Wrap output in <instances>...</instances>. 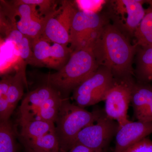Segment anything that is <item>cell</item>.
Masks as SVG:
<instances>
[{
	"label": "cell",
	"instance_id": "21",
	"mask_svg": "<svg viewBox=\"0 0 152 152\" xmlns=\"http://www.w3.org/2000/svg\"><path fill=\"white\" fill-rule=\"evenodd\" d=\"M15 134L10 122L1 121L0 152H16Z\"/></svg>",
	"mask_w": 152,
	"mask_h": 152
},
{
	"label": "cell",
	"instance_id": "6",
	"mask_svg": "<svg viewBox=\"0 0 152 152\" xmlns=\"http://www.w3.org/2000/svg\"><path fill=\"white\" fill-rule=\"evenodd\" d=\"M114 80L109 69L100 66L92 75L74 90L73 98L77 105L84 108L104 100Z\"/></svg>",
	"mask_w": 152,
	"mask_h": 152
},
{
	"label": "cell",
	"instance_id": "15",
	"mask_svg": "<svg viewBox=\"0 0 152 152\" xmlns=\"http://www.w3.org/2000/svg\"><path fill=\"white\" fill-rule=\"evenodd\" d=\"M136 69L134 72L137 82H152V47L138 46L136 54Z\"/></svg>",
	"mask_w": 152,
	"mask_h": 152
},
{
	"label": "cell",
	"instance_id": "18",
	"mask_svg": "<svg viewBox=\"0 0 152 152\" xmlns=\"http://www.w3.org/2000/svg\"><path fill=\"white\" fill-rule=\"evenodd\" d=\"M26 84L27 81L24 69L23 66L18 67L13 77L8 94V103L11 115L23 95L24 85Z\"/></svg>",
	"mask_w": 152,
	"mask_h": 152
},
{
	"label": "cell",
	"instance_id": "11",
	"mask_svg": "<svg viewBox=\"0 0 152 152\" xmlns=\"http://www.w3.org/2000/svg\"><path fill=\"white\" fill-rule=\"evenodd\" d=\"M61 11L47 22L42 37L54 43L67 45L73 19L78 10L70 1L62 2Z\"/></svg>",
	"mask_w": 152,
	"mask_h": 152
},
{
	"label": "cell",
	"instance_id": "23",
	"mask_svg": "<svg viewBox=\"0 0 152 152\" xmlns=\"http://www.w3.org/2000/svg\"><path fill=\"white\" fill-rule=\"evenodd\" d=\"M55 1L49 0H18L13 1L14 4H27L34 5L39 7V13L42 17L43 15H47L48 14L56 11L54 4Z\"/></svg>",
	"mask_w": 152,
	"mask_h": 152
},
{
	"label": "cell",
	"instance_id": "5",
	"mask_svg": "<svg viewBox=\"0 0 152 152\" xmlns=\"http://www.w3.org/2000/svg\"><path fill=\"white\" fill-rule=\"evenodd\" d=\"M108 21L105 16L99 13L77 11L70 31V47L73 51L84 48H91Z\"/></svg>",
	"mask_w": 152,
	"mask_h": 152
},
{
	"label": "cell",
	"instance_id": "25",
	"mask_svg": "<svg viewBox=\"0 0 152 152\" xmlns=\"http://www.w3.org/2000/svg\"><path fill=\"white\" fill-rule=\"evenodd\" d=\"M121 152H152V141L145 138Z\"/></svg>",
	"mask_w": 152,
	"mask_h": 152
},
{
	"label": "cell",
	"instance_id": "13",
	"mask_svg": "<svg viewBox=\"0 0 152 152\" xmlns=\"http://www.w3.org/2000/svg\"><path fill=\"white\" fill-rule=\"evenodd\" d=\"M131 104L136 119L152 122V85L135 82L133 86Z\"/></svg>",
	"mask_w": 152,
	"mask_h": 152
},
{
	"label": "cell",
	"instance_id": "1",
	"mask_svg": "<svg viewBox=\"0 0 152 152\" xmlns=\"http://www.w3.org/2000/svg\"><path fill=\"white\" fill-rule=\"evenodd\" d=\"M137 47L131 43L128 36L117 26L108 21L91 48L100 66L109 69L114 78L125 79L133 78L134 74L133 62Z\"/></svg>",
	"mask_w": 152,
	"mask_h": 152
},
{
	"label": "cell",
	"instance_id": "10",
	"mask_svg": "<svg viewBox=\"0 0 152 152\" xmlns=\"http://www.w3.org/2000/svg\"><path fill=\"white\" fill-rule=\"evenodd\" d=\"M11 7L14 14L20 17V20L15 21L17 28L29 38L31 42L42 37L49 19L60 13L62 9L61 7L58 10L42 17L34 5L13 4Z\"/></svg>",
	"mask_w": 152,
	"mask_h": 152
},
{
	"label": "cell",
	"instance_id": "8",
	"mask_svg": "<svg viewBox=\"0 0 152 152\" xmlns=\"http://www.w3.org/2000/svg\"><path fill=\"white\" fill-rule=\"evenodd\" d=\"M147 1L117 0L110 1V15L114 24L127 35L134 36L146 13L143 4Z\"/></svg>",
	"mask_w": 152,
	"mask_h": 152
},
{
	"label": "cell",
	"instance_id": "22",
	"mask_svg": "<svg viewBox=\"0 0 152 152\" xmlns=\"http://www.w3.org/2000/svg\"><path fill=\"white\" fill-rule=\"evenodd\" d=\"M13 77L5 76L0 82V120L8 121L11 116L8 103V94Z\"/></svg>",
	"mask_w": 152,
	"mask_h": 152
},
{
	"label": "cell",
	"instance_id": "19",
	"mask_svg": "<svg viewBox=\"0 0 152 152\" xmlns=\"http://www.w3.org/2000/svg\"><path fill=\"white\" fill-rule=\"evenodd\" d=\"M27 151L34 152H60L56 130L38 138L24 142Z\"/></svg>",
	"mask_w": 152,
	"mask_h": 152
},
{
	"label": "cell",
	"instance_id": "2",
	"mask_svg": "<svg viewBox=\"0 0 152 152\" xmlns=\"http://www.w3.org/2000/svg\"><path fill=\"white\" fill-rule=\"evenodd\" d=\"M100 66L92 48H83L73 52L61 69L47 75V85L60 93L70 92L92 75Z\"/></svg>",
	"mask_w": 152,
	"mask_h": 152
},
{
	"label": "cell",
	"instance_id": "9",
	"mask_svg": "<svg viewBox=\"0 0 152 152\" xmlns=\"http://www.w3.org/2000/svg\"><path fill=\"white\" fill-rule=\"evenodd\" d=\"M119 128L118 123L107 117L104 111L96 122L80 132L75 144H80L93 149L104 150L115 136Z\"/></svg>",
	"mask_w": 152,
	"mask_h": 152
},
{
	"label": "cell",
	"instance_id": "24",
	"mask_svg": "<svg viewBox=\"0 0 152 152\" xmlns=\"http://www.w3.org/2000/svg\"><path fill=\"white\" fill-rule=\"evenodd\" d=\"M76 5L80 11L87 12L98 13L107 1L105 0H77Z\"/></svg>",
	"mask_w": 152,
	"mask_h": 152
},
{
	"label": "cell",
	"instance_id": "12",
	"mask_svg": "<svg viewBox=\"0 0 152 152\" xmlns=\"http://www.w3.org/2000/svg\"><path fill=\"white\" fill-rule=\"evenodd\" d=\"M152 134V122L130 121L119 128L114 152L123 151Z\"/></svg>",
	"mask_w": 152,
	"mask_h": 152
},
{
	"label": "cell",
	"instance_id": "17",
	"mask_svg": "<svg viewBox=\"0 0 152 152\" xmlns=\"http://www.w3.org/2000/svg\"><path fill=\"white\" fill-rule=\"evenodd\" d=\"M73 52L70 47L54 43L48 50L46 66L60 70L69 61Z\"/></svg>",
	"mask_w": 152,
	"mask_h": 152
},
{
	"label": "cell",
	"instance_id": "7",
	"mask_svg": "<svg viewBox=\"0 0 152 152\" xmlns=\"http://www.w3.org/2000/svg\"><path fill=\"white\" fill-rule=\"evenodd\" d=\"M135 83L133 78L115 79L105 98V113L110 119L116 121L119 127L131 121L128 112Z\"/></svg>",
	"mask_w": 152,
	"mask_h": 152
},
{
	"label": "cell",
	"instance_id": "4",
	"mask_svg": "<svg viewBox=\"0 0 152 152\" xmlns=\"http://www.w3.org/2000/svg\"><path fill=\"white\" fill-rule=\"evenodd\" d=\"M64 99L61 93L49 85L28 93L20 106V120H42L54 123Z\"/></svg>",
	"mask_w": 152,
	"mask_h": 152
},
{
	"label": "cell",
	"instance_id": "20",
	"mask_svg": "<svg viewBox=\"0 0 152 152\" xmlns=\"http://www.w3.org/2000/svg\"><path fill=\"white\" fill-rule=\"evenodd\" d=\"M146 10L145 17L134 34L136 45L142 47H152V1Z\"/></svg>",
	"mask_w": 152,
	"mask_h": 152
},
{
	"label": "cell",
	"instance_id": "16",
	"mask_svg": "<svg viewBox=\"0 0 152 152\" xmlns=\"http://www.w3.org/2000/svg\"><path fill=\"white\" fill-rule=\"evenodd\" d=\"M21 135L24 142L40 137L56 130L55 123L42 120L25 121L20 119Z\"/></svg>",
	"mask_w": 152,
	"mask_h": 152
},
{
	"label": "cell",
	"instance_id": "27",
	"mask_svg": "<svg viewBox=\"0 0 152 152\" xmlns=\"http://www.w3.org/2000/svg\"><path fill=\"white\" fill-rule=\"evenodd\" d=\"M28 152H34V151H27Z\"/></svg>",
	"mask_w": 152,
	"mask_h": 152
},
{
	"label": "cell",
	"instance_id": "26",
	"mask_svg": "<svg viewBox=\"0 0 152 152\" xmlns=\"http://www.w3.org/2000/svg\"><path fill=\"white\" fill-rule=\"evenodd\" d=\"M69 152H104V150L93 149L81 144L76 143Z\"/></svg>",
	"mask_w": 152,
	"mask_h": 152
},
{
	"label": "cell",
	"instance_id": "14",
	"mask_svg": "<svg viewBox=\"0 0 152 152\" xmlns=\"http://www.w3.org/2000/svg\"><path fill=\"white\" fill-rule=\"evenodd\" d=\"M9 20L1 19V30L4 31L7 39L15 44L19 56L25 64L34 65L31 41L16 27L15 20L9 17Z\"/></svg>",
	"mask_w": 152,
	"mask_h": 152
},
{
	"label": "cell",
	"instance_id": "3",
	"mask_svg": "<svg viewBox=\"0 0 152 152\" xmlns=\"http://www.w3.org/2000/svg\"><path fill=\"white\" fill-rule=\"evenodd\" d=\"M104 112L98 110L88 111L71 103L67 99H64L55 122L60 151L69 152L75 145L80 132L96 122Z\"/></svg>",
	"mask_w": 152,
	"mask_h": 152
}]
</instances>
